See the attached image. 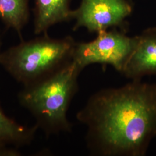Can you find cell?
I'll return each mask as SVG.
<instances>
[{"mask_svg": "<svg viewBox=\"0 0 156 156\" xmlns=\"http://www.w3.org/2000/svg\"><path fill=\"white\" fill-rule=\"evenodd\" d=\"M76 119L92 156H144L156 137V83L133 80L91 95Z\"/></svg>", "mask_w": 156, "mask_h": 156, "instance_id": "1", "label": "cell"}, {"mask_svg": "<svg viewBox=\"0 0 156 156\" xmlns=\"http://www.w3.org/2000/svg\"><path fill=\"white\" fill-rule=\"evenodd\" d=\"M82 71L73 60L56 73L23 87L18 100L34 117L36 124L46 136L70 133L73 124L67 112L79 90Z\"/></svg>", "mask_w": 156, "mask_h": 156, "instance_id": "2", "label": "cell"}, {"mask_svg": "<svg viewBox=\"0 0 156 156\" xmlns=\"http://www.w3.org/2000/svg\"><path fill=\"white\" fill-rule=\"evenodd\" d=\"M76 43L71 36L55 39L43 34L1 52L0 65L17 82L28 86L71 62Z\"/></svg>", "mask_w": 156, "mask_h": 156, "instance_id": "3", "label": "cell"}, {"mask_svg": "<svg viewBox=\"0 0 156 156\" xmlns=\"http://www.w3.org/2000/svg\"><path fill=\"white\" fill-rule=\"evenodd\" d=\"M119 28L101 31L94 40L76 42L73 62L82 71L93 64H108L122 73L138 42V35L130 37Z\"/></svg>", "mask_w": 156, "mask_h": 156, "instance_id": "4", "label": "cell"}, {"mask_svg": "<svg viewBox=\"0 0 156 156\" xmlns=\"http://www.w3.org/2000/svg\"><path fill=\"white\" fill-rule=\"evenodd\" d=\"M133 6L129 0H81L71 13V20H75L73 31L84 27L97 34L117 28L127 32L126 19L132 14Z\"/></svg>", "mask_w": 156, "mask_h": 156, "instance_id": "5", "label": "cell"}, {"mask_svg": "<svg viewBox=\"0 0 156 156\" xmlns=\"http://www.w3.org/2000/svg\"><path fill=\"white\" fill-rule=\"evenodd\" d=\"M138 37L136 46L122 73L131 80L156 76V27L145 29Z\"/></svg>", "mask_w": 156, "mask_h": 156, "instance_id": "6", "label": "cell"}, {"mask_svg": "<svg viewBox=\"0 0 156 156\" xmlns=\"http://www.w3.org/2000/svg\"><path fill=\"white\" fill-rule=\"evenodd\" d=\"M71 0H35L34 33H46L53 25L71 20Z\"/></svg>", "mask_w": 156, "mask_h": 156, "instance_id": "7", "label": "cell"}, {"mask_svg": "<svg viewBox=\"0 0 156 156\" xmlns=\"http://www.w3.org/2000/svg\"><path fill=\"white\" fill-rule=\"evenodd\" d=\"M38 129L36 124L28 127L17 123L6 115L0 106V147L11 146L20 148L30 145Z\"/></svg>", "mask_w": 156, "mask_h": 156, "instance_id": "8", "label": "cell"}, {"mask_svg": "<svg viewBox=\"0 0 156 156\" xmlns=\"http://www.w3.org/2000/svg\"><path fill=\"white\" fill-rule=\"evenodd\" d=\"M28 17V0H0V19L7 28L14 30L20 37Z\"/></svg>", "mask_w": 156, "mask_h": 156, "instance_id": "9", "label": "cell"}, {"mask_svg": "<svg viewBox=\"0 0 156 156\" xmlns=\"http://www.w3.org/2000/svg\"><path fill=\"white\" fill-rule=\"evenodd\" d=\"M22 153L17 148L11 146H2L0 147V156H20Z\"/></svg>", "mask_w": 156, "mask_h": 156, "instance_id": "10", "label": "cell"}, {"mask_svg": "<svg viewBox=\"0 0 156 156\" xmlns=\"http://www.w3.org/2000/svg\"><path fill=\"white\" fill-rule=\"evenodd\" d=\"M1 35H0V49H1ZM0 54H1V51H0Z\"/></svg>", "mask_w": 156, "mask_h": 156, "instance_id": "11", "label": "cell"}]
</instances>
